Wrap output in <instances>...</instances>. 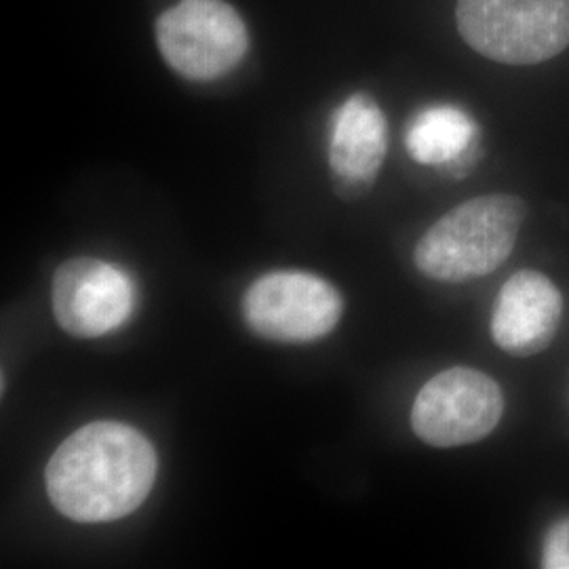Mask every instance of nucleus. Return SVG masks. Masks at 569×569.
<instances>
[{
    "instance_id": "8",
    "label": "nucleus",
    "mask_w": 569,
    "mask_h": 569,
    "mask_svg": "<svg viewBox=\"0 0 569 569\" xmlns=\"http://www.w3.org/2000/svg\"><path fill=\"white\" fill-rule=\"evenodd\" d=\"M563 317L559 287L538 270H521L502 284L493 312L491 338L512 357H533L547 350Z\"/></svg>"
},
{
    "instance_id": "9",
    "label": "nucleus",
    "mask_w": 569,
    "mask_h": 569,
    "mask_svg": "<svg viewBox=\"0 0 569 569\" xmlns=\"http://www.w3.org/2000/svg\"><path fill=\"white\" fill-rule=\"evenodd\" d=\"M387 117L369 93H352L331 119L327 159L342 197H359L385 163Z\"/></svg>"
},
{
    "instance_id": "10",
    "label": "nucleus",
    "mask_w": 569,
    "mask_h": 569,
    "mask_svg": "<svg viewBox=\"0 0 569 569\" xmlns=\"http://www.w3.org/2000/svg\"><path fill=\"white\" fill-rule=\"evenodd\" d=\"M477 140V124L458 106L439 103L420 110L407 127L409 157L420 164L465 161Z\"/></svg>"
},
{
    "instance_id": "4",
    "label": "nucleus",
    "mask_w": 569,
    "mask_h": 569,
    "mask_svg": "<svg viewBox=\"0 0 569 569\" xmlns=\"http://www.w3.org/2000/svg\"><path fill=\"white\" fill-rule=\"evenodd\" d=\"M154 32L167 66L188 81L222 79L249 47L243 18L224 0H180L159 16Z\"/></svg>"
},
{
    "instance_id": "2",
    "label": "nucleus",
    "mask_w": 569,
    "mask_h": 569,
    "mask_svg": "<svg viewBox=\"0 0 569 569\" xmlns=\"http://www.w3.org/2000/svg\"><path fill=\"white\" fill-rule=\"evenodd\" d=\"M528 204L512 194H486L453 207L413 249L418 270L441 283L488 277L509 260Z\"/></svg>"
},
{
    "instance_id": "1",
    "label": "nucleus",
    "mask_w": 569,
    "mask_h": 569,
    "mask_svg": "<svg viewBox=\"0 0 569 569\" xmlns=\"http://www.w3.org/2000/svg\"><path fill=\"white\" fill-rule=\"evenodd\" d=\"M157 470V451L138 428L102 420L79 428L53 451L44 488L66 519L108 523L142 507Z\"/></svg>"
},
{
    "instance_id": "6",
    "label": "nucleus",
    "mask_w": 569,
    "mask_h": 569,
    "mask_svg": "<svg viewBox=\"0 0 569 569\" xmlns=\"http://www.w3.org/2000/svg\"><path fill=\"white\" fill-rule=\"evenodd\" d=\"M502 413L505 395L493 378L470 367H451L418 392L411 428L430 448H462L486 439Z\"/></svg>"
},
{
    "instance_id": "5",
    "label": "nucleus",
    "mask_w": 569,
    "mask_h": 569,
    "mask_svg": "<svg viewBox=\"0 0 569 569\" xmlns=\"http://www.w3.org/2000/svg\"><path fill=\"white\" fill-rule=\"evenodd\" d=\"M342 298L326 279L305 270H274L244 291L243 317L260 338L305 345L329 336L342 317Z\"/></svg>"
},
{
    "instance_id": "11",
    "label": "nucleus",
    "mask_w": 569,
    "mask_h": 569,
    "mask_svg": "<svg viewBox=\"0 0 569 569\" xmlns=\"http://www.w3.org/2000/svg\"><path fill=\"white\" fill-rule=\"evenodd\" d=\"M542 568L569 569V515L557 519L542 542Z\"/></svg>"
},
{
    "instance_id": "7",
    "label": "nucleus",
    "mask_w": 569,
    "mask_h": 569,
    "mask_svg": "<svg viewBox=\"0 0 569 569\" xmlns=\"http://www.w3.org/2000/svg\"><path fill=\"white\" fill-rule=\"evenodd\" d=\"M51 305L68 336L96 340L129 321L136 308V284L112 262L72 258L56 270Z\"/></svg>"
},
{
    "instance_id": "3",
    "label": "nucleus",
    "mask_w": 569,
    "mask_h": 569,
    "mask_svg": "<svg viewBox=\"0 0 569 569\" xmlns=\"http://www.w3.org/2000/svg\"><path fill=\"white\" fill-rule=\"evenodd\" d=\"M456 23L470 49L507 66L542 63L569 47V0H458Z\"/></svg>"
}]
</instances>
